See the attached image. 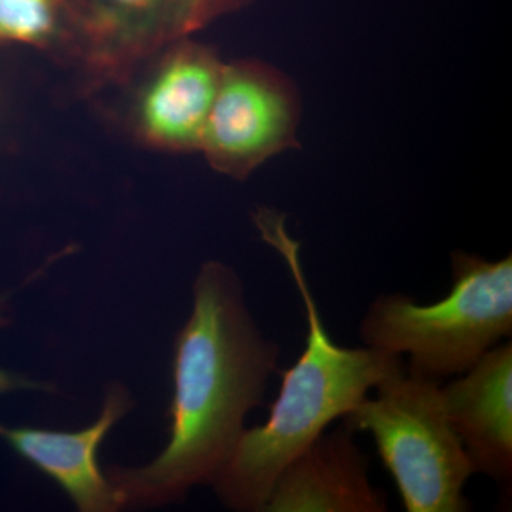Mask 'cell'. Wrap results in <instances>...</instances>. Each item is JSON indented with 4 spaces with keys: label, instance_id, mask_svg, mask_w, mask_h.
I'll use <instances>...</instances> for the list:
<instances>
[{
    "label": "cell",
    "instance_id": "8992f818",
    "mask_svg": "<svg viewBox=\"0 0 512 512\" xmlns=\"http://www.w3.org/2000/svg\"><path fill=\"white\" fill-rule=\"evenodd\" d=\"M299 121L301 97L281 70L259 60L225 63L200 151L218 173L245 180L299 147Z\"/></svg>",
    "mask_w": 512,
    "mask_h": 512
},
{
    "label": "cell",
    "instance_id": "8fae6325",
    "mask_svg": "<svg viewBox=\"0 0 512 512\" xmlns=\"http://www.w3.org/2000/svg\"><path fill=\"white\" fill-rule=\"evenodd\" d=\"M9 43L66 59L69 20L64 0H0V45Z\"/></svg>",
    "mask_w": 512,
    "mask_h": 512
},
{
    "label": "cell",
    "instance_id": "3957f363",
    "mask_svg": "<svg viewBox=\"0 0 512 512\" xmlns=\"http://www.w3.org/2000/svg\"><path fill=\"white\" fill-rule=\"evenodd\" d=\"M446 298L420 305L404 293L377 296L360 322L369 348L409 356L407 373L440 383L463 375L512 332V258L451 254Z\"/></svg>",
    "mask_w": 512,
    "mask_h": 512
},
{
    "label": "cell",
    "instance_id": "30bf717a",
    "mask_svg": "<svg viewBox=\"0 0 512 512\" xmlns=\"http://www.w3.org/2000/svg\"><path fill=\"white\" fill-rule=\"evenodd\" d=\"M444 410L474 473L512 476V345L494 346L460 379L441 387Z\"/></svg>",
    "mask_w": 512,
    "mask_h": 512
},
{
    "label": "cell",
    "instance_id": "7c38bea8",
    "mask_svg": "<svg viewBox=\"0 0 512 512\" xmlns=\"http://www.w3.org/2000/svg\"><path fill=\"white\" fill-rule=\"evenodd\" d=\"M29 387H39V384L29 382V380L23 379L12 373L0 370V393L10 392V390L18 389H29Z\"/></svg>",
    "mask_w": 512,
    "mask_h": 512
},
{
    "label": "cell",
    "instance_id": "ba28073f",
    "mask_svg": "<svg viewBox=\"0 0 512 512\" xmlns=\"http://www.w3.org/2000/svg\"><path fill=\"white\" fill-rule=\"evenodd\" d=\"M131 404L126 387L110 384L99 419L86 429L56 431L0 423V439L53 478L80 511H117L123 504L114 485L101 473L97 453L114 424L130 412Z\"/></svg>",
    "mask_w": 512,
    "mask_h": 512
},
{
    "label": "cell",
    "instance_id": "52a82bcc",
    "mask_svg": "<svg viewBox=\"0 0 512 512\" xmlns=\"http://www.w3.org/2000/svg\"><path fill=\"white\" fill-rule=\"evenodd\" d=\"M157 57L136 104L138 137L158 150L200 151L225 63L214 49L190 37Z\"/></svg>",
    "mask_w": 512,
    "mask_h": 512
},
{
    "label": "cell",
    "instance_id": "9c48e42d",
    "mask_svg": "<svg viewBox=\"0 0 512 512\" xmlns=\"http://www.w3.org/2000/svg\"><path fill=\"white\" fill-rule=\"evenodd\" d=\"M266 512H384L386 495L370 483L369 458L353 431L322 433L282 470Z\"/></svg>",
    "mask_w": 512,
    "mask_h": 512
},
{
    "label": "cell",
    "instance_id": "277c9868",
    "mask_svg": "<svg viewBox=\"0 0 512 512\" xmlns=\"http://www.w3.org/2000/svg\"><path fill=\"white\" fill-rule=\"evenodd\" d=\"M346 414L345 426L367 431L409 512H464V485L474 474L444 410L441 387L406 370L375 387Z\"/></svg>",
    "mask_w": 512,
    "mask_h": 512
},
{
    "label": "cell",
    "instance_id": "6da1fadb",
    "mask_svg": "<svg viewBox=\"0 0 512 512\" xmlns=\"http://www.w3.org/2000/svg\"><path fill=\"white\" fill-rule=\"evenodd\" d=\"M278 357L279 346L255 325L234 269L202 265L190 319L175 340L170 440L147 466L107 474L123 507L173 503L194 485L214 483Z\"/></svg>",
    "mask_w": 512,
    "mask_h": 512
},
{
    "label": "cell",
    "instance_id": "5b68a950",
    "mask_svg": "<svg viewBox=\"0 0 512 512\" xmlns=\"http://www.w3.org/2000/svg\"><path fill=\"white\" fill-rule=\"evenodd\" d=\"M251 0H64L66 59L93 83H123L168 46Z\"/></svg>",
    "mask_w": 512,
    "mask_h": 512
},
{
    "label": "cell",
    "instance_id": "7a4b0ae2",
    "mask_svg": "<svg viewBox=\"0 0 512 512\" xmlns=\"http://www.w3.org/2000/svg\"><path fill=\"white\" fill-rule=\"evenodd\" d=\"M262 239L291 272L305 308L308 335L295 365L281 372L282 386L264 426L245 429L214 485L235 511H262L282 470L333 420L345 417L367 392L404 370L402 356L373 348H343L333 342L303 271L301 244L274 208L254 212Z\"/></svg>",
    "mask_w": 512,
    "mask_h": 512
}]
</instances>
